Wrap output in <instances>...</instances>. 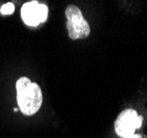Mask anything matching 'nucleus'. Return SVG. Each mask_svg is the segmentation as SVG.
<instances>
[{"label":"nucleus","instance_id":"nucleus-1","mask_svg":"<svg viewBox=\"0 0 147 138\" xmlns=\"http://www.w3.org/2000/svg\"><path fill=\"white\" fill-rule=\"evenodd\" d=\"M17 103L23 115H34L42 105V92L37 83L28 77H20L16 84Z\"/></svg>","mask_w":147,"mask_h":138},{"label":"nucleus","instance_id":"nucleus-2","mask_svg":"<svg viewBox=\"0 0 147 138\" xmlns=\"http://www.w3.org/2000/svg\"><path fill=\"white\" fill-rule=\"evenodd\" d=\"M65 17L66 29L70 39L78 40L88 38L91 32V28L79 8L73 5L67 6L65 9Z\"/></svg>","mask_w":147,"mask_h":138},{"label":"nucleus","instance_id":"nucleus-3","mask_svg":"<svg viewBox=\"0 0 147 138\" xmlns=\"http://www.w3.org/2000/svg\"><path fill=\"white\" fill-rule=\"evenodd\" d=\"M142 123L143 117L138 116L135 109H125L115 120V133L119 137L126 138L134 135L135 131L142 126Z\"/></svg>","mask_w":147,"mask_h":138},{"label":"nucleus","instance_id":"nucleus-4","mask_svg":"<svg viewBox=\"0 0 147 138\" xmlns=\"http://www.w3.org/2000/svg\"><path fill=\"white\" fill-rule=\"evenodd\" d=\"M49 9L43 3H39L38 1H30L23 5L21 8L22 20L27 26L37 27L42 23L48 18Z\"/></svg>","mask_w":147,"mask_h":138},{"label":"nucleus","instance_id":"nucleus-5","mask_svg":"<svg viewBox=\"0 0 147 138\" xmlns=\"http://www.w3.org/2000/svg\"><path fill=\"white\" fill-rule=\"evenodd\" d=\"M13 11H15V6H13V3H11V2L5 3V5L1 7V9H0L1 15H11Z\"/></svg>","mask_w":147,"mask_h":138},{"label":"nucleus","instance_id":"nucleus-6","mask_svg":"<svg viewBox=\"0 0 147 138\" xmlns=\"http://www.w3.org/2000/svg\"><path fill=\"white\" fill-rule=\"evenodd\" d=\"M126 138H142V136L140 135H131V136H128V137H126Z\"/></svg>","mask_w":147,"mask_h":138}]
</instances>
